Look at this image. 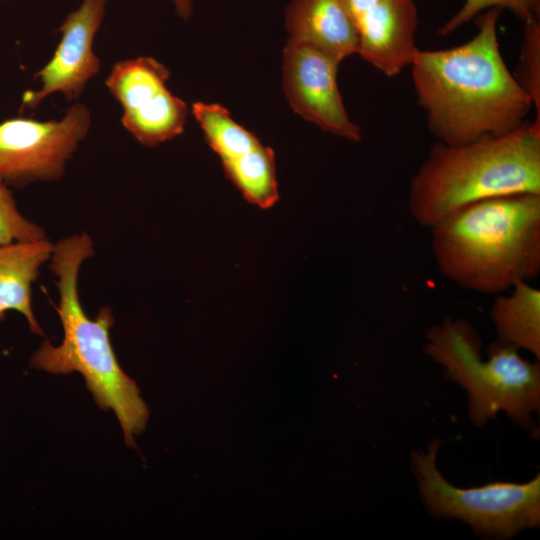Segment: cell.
I'll use <instances>...</instances> for the list:
<instances>
[{
  "mask_svg": "<svg viewBox=\"0 0 540 540\" xmlns=\"http://www.w3.org/2000/svg\"><path fill=\"white\" fill-rule=\"evenodd\" d=\"M440 441L426 453H411V468L426 509L441 518L462 520L480 535L509 538L540 525V474L525 483L491 482L460 488L446 480L436 465Z\"/></svg>",
  "mask_w": 540,
  "mask_h": 540,
  "instance_id": "6",
  "label": "cell"
},
{
  "mask_svg": "<svg viewBox=\"0 0 540 540\" xmlns=\"http://www.w3.org/2000/svg\"><path fill=\"white\" fill-rule=\"evenodd\" d=\"M500 11L482 12L469 41L418 50L410 65L417 102L439 142L459 145L509 133L526 123L534 108L501 55Z\"/></svg>",
  "mask_w": 540,
  "mask_h": 540,
  "instance_id": "1",
  "label": "cell"
},
{
  "mask_svg": "<svg viewBox=\"0 0 540 540\" xmlns=\"http://www.w3.org/2000/svg\"><path fill=\"white\" fill-rule=\"evenodd\" d=\"M377 1L378 0H343V3L354 24L356 19L359 18L368 8H370Z\"/></svg>",
  "mask_w": 540,
  "mask_h": 540,
  "instance_id": "19",
  "label": "cell"
},
{
  "mask_svg": "<svg viewBox=\"0 0 540 540\" xmlns=\"http://www.w3.org/2000/svg\"><path fill=\"white\" fill-rule=\"evenodd\" d=\"M424 353L444 367V377L468 394V416L481 427L500 411L523 429H534L540 410V363L523 359L518 349L496 340L481 353V339L466 319L446 318L426 331Z\"/></svg>",
  "mask_w": 540,
  "mask_h": 540,
  "instance_id": "5",
  "label": "cell"
},
{
  "mask_svg": "<svg viewBox=\"0 0 540 540\" xmlns=\"http://www.w3.org/2000/svg\"><path fill=\"white\" fill-rule=\"evenodd\" d=\"M221 163L228 179L250 203L268 209L279 199L275 155L270 147L260 144Z\"/></svg>",
  "mask_w": 540,
  "mask_h": 540,
  "instance_id": "15",
  "label": "cell"
},
{
  "mask_svg": "<svg viewBox=\"0 0 540 540\" xmlns=\"http://www.w3.org/2000/svg\"><path fill=\"white\" fill-rule=\"evenodd\" d=\"M169 1L176 14L183 20H188L193 13V0H167Z\"/></svg>",
  "mask_w": 540,
  "mask_h": 540,
  "instance_id": "20",
  "label": "cell"
},
{
  "mask_svg": "<svg viewBox=\"0 0 540 540\" xmlns=\"http://www.w3.org/2000/svg\"><path fill=\"white\" fill-rule=\"evenodd\" d=\"M52 249L48 238L0 246V321L8 311H16L24 316L32 333L44 336L32 309V284Z\"/></svg>",
  "mask_w": 540,
  "mask_h": 540,
  "instance_id": "13",
  "label": "cell"
},
{
  "mask_svg": "<svg viewBox=\"0 0 540 540\" xmlns=\"http://www.w3.org/2000/svg\"><path fill=\"white\" fill-rule=\"evenodd\" d=\"M429 229L440 273L463 289L498 295L540 274V194L477 201Z\"/></svg>",
  "mask_w": 540,
  "mask_h": 540,
  "instance_id": "3",
  "label": "cell"
},
{
  "mask_svg": "<svg viewBox=\"0 0 540 540\" xmlns=\"http://www.w3.org/2000/svg\"><path fill=\"white\" fill-rule=\"evenodd\" d=\"M354 25L358 34L357 54L387 77L410 66L419 50L414 0H378Z\"/></svg>",
  "mask_w": 540,
  "mask_h": 540,
  "instance_id": "11",
  "label": "cell"
},
{
  "mask_svg": "<svg viewBox=\"0 0 540 540\" xmlns=\"http://www.w3.org/2000/svg\"><path fill=\"white\" fill-rule=\"evenodd\" d=\"M45 238L44 228L19 211L9 185L0 176V246Z\"/></svg>",
  "mask_w": 540,
  "mask_h": 540,
  "instance_id": "18",
  "label": "cell"
},
{
  "mask_svg": "<svg viewBox=\"0 0 540 540\" xmlns=\"http://www.w3.org/2000/svg\"><path fill=\"white\" fill-rule=\"evenodd\" d=\"M91 124V112L82 103L72 105L60 120L1 122L0 176L16 188L60 180Z\"/></svg>",
  "mask_w": 540,
  "mask_h": 540,
  "instance_id": "7",
  "label": "cell"
},
{
  "mask_svg": "<svg viewBox=\"0 0 540 540\" xmlns=\"http://www.w3.org/2000/svg\"><path fill=\"white\" fill-rule=\"evenodd\" d=\"M107 3L108 0H82L65 16L57 28L61 39L52 58L35 74L41 87L26 91L22 106L34 109L54 93H62L67 101L81 95L86 84L101 69L93 44L104 20Z\"/></svg>",
  "mask_w": 540,
  "mask_h": 540,
  "instance_id": "10",
  "label": "cell"
},
{
  "mask_svg": "<svg viewBox=\"0 0 540 540\" xmlns=\"http://www.w3.org/2000/svg\"><path fill=\"white\" fill-rule=\"evenodd\" d=\"M508 9L521 21L540 19V0H465L462 7L437 31L448 36L480 13L492 9Z\"/></svg>",
  "mask_w": 540,
  "mask_h": 540,
  "instance_id": "17",
  "label": "cell"
},
{
  "mask_svg": "<svg viewBox=\"0 0 540 540\" xmlns=\"http://www.w3.org/2000/svg\"><path fill=\"white\" fill-rule=\"evenodd\" d=\"M540 194V123L459 145L436 143L410 181L409 210L427 228L468 204Z\"/></svg>",
  "mask_w": 540,
  "mask_h": 540,
  "instance_id": "4",
  "label": "cell"
},
{
  "mask_svg": "<svg viewBox=\"0 0 540 540\" xmlns=\"http://www.w3.org/2000/svg\"><path fill=\"white\" fill-rule=\"evenodd\" d=\"M511 289L509 295L498 294L491 307L497 340L540 359V290L527 281Z\"/></svg>",
  "mask_w": 540,
  "mask_h": 540,
  "instance_id": "14",
  "label": "cell"
},
{
  "mask_svg": "<svg viewBox=\"0 0 540 540\" xmlns=\"http://www.w3.org/2000/svg\"><path fill=\"white\" fill-rule=\"evenodd\" d=\"M170 72L150 56L114 63L105 85L122 107L121 124L146 147H155L184 132L188 106L167 87Z\"/></svg>",
  "mask_w": 540,
  "mask_h": 540,
  "instance_id": "8",
  "label": "cell"
},
{
  "mask_svg": "<svg viewBox=\"0 0 540 540\" xmlns=\"http://www.w3.org/2000/svg\"><path fill=\"white\" fill-rule=\"evenodd\" d=\"M524 26L519 65L513 75L531 97L535 122L540 123V19L525 22Z\"/></svg>",
  "mask_w": 540,
  "mask_h": 540,
  "instance_id": "16",
  "label": "cell"
},
{
  "mask_svg": "<svg viewBox=\"0 0 540 540\" xmlns=\"http://www.w3.org/2000/svg\"><path fill=\"white\" fill-rule=\"evenodd\" d=\"M339 63L304 45L287 41L283 49V89L292 110L321 130L353 142L362 131L349 117L341 97Z\"/></svg>",
  "mask_w": 540,
  "mask_h": 540,
  "instance_id": "9",
  "label": "cell"
},
{
  "mask_svg": "<svg viewBox=\"0 0 540 540\" xmlns=\"http://www.w3.org/2000/svg\"><path fill=\"white\" fill-rule=\"evenodd\" d=\"M285 27L287 41L311 47L339 64L358 52L357 30L343 0H291Z\"/></svg>",
  "mask_w": 540,
  "mask_h": 540,
  "instance_id": "12",
  "label": "cell"
},
{
  "mask_svg": "<svg viewBox=\"0 0 540 540\" xmlns=\"http://www.w3.org/2000/svg\"><path fill=\"white\" fill-rule=\"evenodd\" d=\"M95 255L94 241L86 232L53 244L49 268L55 277L63 327L60 345L44 340L30 359V367L55 375L80 373L97 405L112 410L122 427L127 445L147 423L148 408L135 381L121 368L110 341L115 319L112 308L102 306L94 318L82 307L78 280L82 264Z\"/></svg>",
  "mask_w": 540,
  "mask_h": 540,
  "instance_id": "2",
  "label": "cell"
}]
</instances>
